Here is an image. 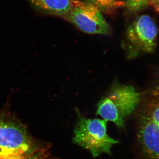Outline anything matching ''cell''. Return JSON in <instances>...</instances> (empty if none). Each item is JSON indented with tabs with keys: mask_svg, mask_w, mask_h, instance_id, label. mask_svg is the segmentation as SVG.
Wrapping results in <instances>:
<instances>
[{
	"mask_svg": "<svg viewBox=\"0 0 159 159\" xmlns=\"http://www.w3.org/2000/svg\"><path fill=\"white\" fill-rule=\"evenodd\" d=\"M140 99V93L133 87L116 81L97 103L96 114L123 128L124 119L133 112Z\"/></svg>",
	"mask_w": 159,
	"mask_h": 159,
	"instance_id": "obj_1",
	"label": "cell"
},
{
	"mask_svg": "<svg viewBox=\"0 0 159 159\" xmlns=\"http://www.w3.org/2000/svg\"><path fill=\"white\" fill-rule=\"evenodd\" d=\"M138 138L145 159H159V126L142 113Z\"/></svg>",
	"mask_w": 159,
	"mask_h": 159,
	"instance_id": "obj_5",
	"label": "cell"
},
{
	"mask_svg": "<svg viewBox=\"0 0 159 159\" xmlns=\"http://www.w3.org/2000/svg\"><path fill=\"white\" fill-rule=\"evenodd\" d=\"M40 9L49 14L64 17L70 10L72 0H31Z\"/></svg>",
	"mask_w": 159,
	"mask_h": 159,
	"instance_id": "obj_7",
	"label": "cell"
},
{
	"mask_svg": "<svg viewBox=\"0 0 159 159\" xmlns=\"http://www.w3.org/2000/svg\"><path fill=\"white\" fill-rule=\"evenodd\" d=\"M64 18L88 34H107L111 31L102 11L85 1L72 0L70 10Z\"/></svg>",
	"mask_w": 159,
	"mask_h": 159,
	"instance_id": "obj_4",
	"label": "cell"
},
{
	"mask_svg": "<svg viewBox=\"0 0 159 159\" xmlns=\"http://www.w3.org/2000/svg\"><path fill=\"white\" fill-rule=\"evenodd\" d=\"M158 29L149 16L143 15L129 25L122 47L128 59L153 52L157 46Z\"/></svg>",
	"mask_w": 159,
	"mask_h": 159,
	"instance_id": "obj_3",
	"label": "cell"
},
{
	"mask_svg": "<svg viewBox=\"0 0 159 159\" xmlns=\"http://www.w3.org/2000/svg\"><path fill=\"white\" fill-rule=\"evenodd\" d=\"M0 159H53L49 151H39L31 146L0 140Z\"/></svg>",
	"mask_w": 159,
	"mask_h": 159,
	"instance_id": "obj_6",
	"label": "cell"
},
{
	"mask_svg": "<svg viewBox=\"0 0 159 159\" xmlns=\"http://www.w3.org/2000/svg\"><path fill=\"white\" fill-rule=\"evenodd\" d=\"M97 6L101 11H110L125 5L119 0H84Z\"/></svg>",
	"mask_w": 159,
	"mask_h": 159,
	"instance_id": "obj_9",
	"label": "cell"
},
{
	"mask_svg": "<svg viewBox=\"0 0 159 159\" xmlns=\"http://www.w3.org/2000/svg\"><path fill=\"white\" fill-rule=\"evenodd\" d=\"M141 113L159 126V99L149 102Z\"/></svg>",
	"mask_w": 159,
	"mask_h": 159,
	"instance_id": "obj_8",
	"label": "cell"
},
{
	"mask_svg": "<svg viewBox=\"0 0 159 159\" xmlns=\"http://www.w3.org/2000/svg\"><path fill=\"white\" fill-rule=\"evenodd\" d=\"M150 0H126L125 2L128 11L132 13H136L148 7Z\"/></svg>",
	"mask_w": 159,
	"mask_h": 159,
	"instance_id": "obj_10",
	"label": "cell"
},
{
	"mask_svg": "<svg viewBox=\"0 0 159 159\" xmlns=\"http://www.w3.org/2000/svg\"><path fill=\"white\" fill-rule=\"evenodd\" d=\"M77 119L74 129V144L89 151L94 158L105 153L111 155L113 145L119 141L108 135L107 121L104 119H88L77 110Z\"/></svg>",
	"mask_w": 159,
	"mask_h": 159,
	"instance_id": "obj_2",
	"label": "cell"
},
{
	"mask_svg": "<svg viewBox=\"0 0 159 159\" xmlns=\"http://www.w3.org/2000/svg\"><path fill=\"white\" fill-rule=\"evenodd\" d=\"M150 4L159 14V0H150Z\"/></svg>",
	"mask_w": 159,
	"mask_h": 159,
	"instance_id": "obj_11",
	"label": "cell"
}]
</instances>
